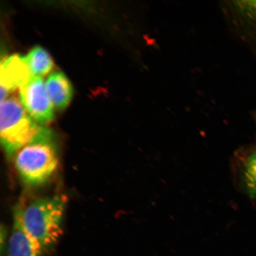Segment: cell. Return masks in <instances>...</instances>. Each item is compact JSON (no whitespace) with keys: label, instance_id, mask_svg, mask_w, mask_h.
I'll list each match as a JSON object with an SVG mask.
<instances>
[{"label":"cell","instance_id":"5","mask_svg":"<svg viewBox=\"0 0 256 256\" xmlns=\"http://www.w3.org/2000/svg\"><path fill=\"white\" fill-rule=\"evenodd\" d=\"M24 204L19 202L14 207L12 226L8 242V256H42L39 243L28 232L22 220Z\"/></svg>","mask_w":256,"mask_h":256},{"label":"cell","instance_id":"10","mask_svg":"<svg viewBox=\"0 0 256 256\" xmlns=\"http://www.w3.org/2000/svg\"><path fill=\"white\" fill-rule=\"evenodd\" d=\"M233 8L240 20L256 32V0L233 2Z\"/></svg>","mask_w":256,"mask_h":256},{"label":"cell","instance_id":"3","mask_svg":"<svg viewBox=\"0 0 256 256\" xmlns=\"http://www.w3.org/2000/svg\"><path fill=\"white\" fill-rule=\"evenodd\" d=\"M44 126L37 124L16 98L6 100L0 108V140L8 158L40 135Z\"/></svg>","mask_w":256,"mask_h":256},{"label":"cell","instance_id":"8","mask_svg":"<svg viewBox=\"0 0 256 256\" xmlns=\"http://www.w3.org/2000/svg\"><path fill=\"white\" fill-rule=\"evenodd\" d=\"M25 59L32 76H46L53 68L54 62L50 54L40 46L32 48Z\"/></svg>","mask_w":256,"mask_h":256},{"label":"cell","instance_id":"6","mask_svg":"<svg viewBox=\"0 0 256 256\" xmlns=\"http://www.w3.org/2000/svg\"><path fill=\"white\" fill-rule=\"evenodd\" d=\"M32 74L25 56L14 54L2 60L0 88L8 92L21 87L31 78Z\"/></svg>","mask_w":256,"mask_h":256},{"label":"cell","instance_id":"7","mask_svg":"<svg viewBox=\"0 0 256 256\" xmlns=\"http://www.w3.org/2000/svg\"><path fill=\"white\" fill-rule=\"evenodd\" d=\"M46 87L51 103L58 110H63L72 101L73 88L71 82L62 72H53L48 76Z\"/></svg>","mask_w":256,"mask_h":256},{"label":"cell","instance_id":"9","mask_svg":"<svg viewBox=\"0 0 256 256\" xmlns=\"http://www.w3.org/2000/svg\"><path fill=\"white\" fill-rule=\"evenodd\" d=\"M242 178L250 197L256 200V152L245 160L242 168Z\"/></svg>","mask_w":256,"mask_h":256},{"label":"cell","instance_id":"2","mask_svg":"<svg viewBox=\"0 0 256 256\" xmlns=\"http://www.w3.org/2000/svg\"><path fill=\"white\" fill-rule=\"evenodd\" d=\"M14 163L19 176L26 184L38 186L46 183L56 170L59 163L52 130L44 127L36 139L16 154Z\"/></svg>","mask_w":256,"mask_h":256},{"label":"cell","instance_id":"1","mask_svg":"<svg viewBox=\"0 0 256 256\" xmlns=\"http://www.w3.org/2000/svg\"><path fill=\"white\" fill-rule=\"evenodd\" d=\"M67 201L66 195L57 194L39 198L24 206V225L39 243L43 252L50 250L62 235V222Z\"/></svg>","mask_w":256,"mask_h":256},{"label":"cell","instance_id":"4","mask_svg":"<svg viewBox=\"0 0 256 256\" xmlns=\"http://www.w3.org/2000/svg\"><path fill=\"white\" fill-rule=\"evenodd\" d=\"M19 98L28 114L40 126L50 124L54 120V106L41 76H32L19 89Z\"/></svg>","mask_w":256,"mask_h":256},{"label":"cell","instance_id":"11","mask_svg":"<svg viewBox=\"0 0 256 256\" xmlns=\"http://www.w3.org/2000/svg\"><path fill=\"white\" fill-rule=\"evenodd\" d=\"M6 238V229L2 227L1 228V254L2 256L3 252H4L5 242Z\"/></svg>","mask_w":256,"mask_h":256}]
</instances>
